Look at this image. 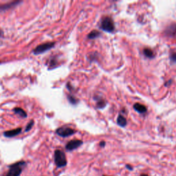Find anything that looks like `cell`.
Masks as SVG:
<instances>
[{
	"label": "cell",
	"mask_w": 176,
	"mask_h": 176,
	"mask_svg": "<svg viewBox=\"0 0 176 176\" xmlns=\"http://www.w3.org/2000/svg\"><path fill=\"white\" fill-rule=\"evenodd\" d=\"M26 164L24 161H20L12 164L9 167V171L6 176H19L22 171L23 167Z\"/></svg>",
	"instance_id": "1"
},
{
	"label": "cell",
	"mask_w": 176,
	"mask_h": 176,
	"mask_svg": "<svg viewBox=\"0 0 176 176\" xmlns=\"http://www.w3.org/2000/svg\"><path fill=\"white\" fill-rule=\"evenodd\" d=\"M55 162L57 167L62 168L67 165L66 154L61 150L57 149L55 151Z\"/></svg>",
	"instance_id": "2"
},
{
	"label": "cell",
	"mask_w": 176,
	"mask_h": 176,
	"mask_svg": "<svg viewBox=\"0 0 176 176\" xmlns=\"http://www.w3.org/2000/svg\"><path fill=\"white\" fill-rule=\"evenodd\" d=\"M100 28L105 32H112L115 29L114 23L112 19L110 17H105L102 19L100 24Z\"/></svg>",
	"instance_id": "3"
},
{
	"label": "cell",
	"mask_w": 176,
	"mask_h": 176,
	"mask_svg": "<svg viewBox=\"0 0 176 176\" xmlns=\"http://www.w3.org/2000/svg\"><path fill=\"white\" fill-rule=\"evenodd\" d=\"M55 45V42H48V43H42L41 45L37 46L36 48L34 49L33 53L35 55H40V54H42L43 52H46L47 51H48L49 50L52 48Z\"/></svg>",
	"instance_id": "4"
},
{
	"label": "cell",
	"mask_w": 176,
	"mask_h": 176,
	"mask_svg": "<svg viewBox=\"0 0 176 176\" xmlns=\"http://www.w3.org/2000/svg\"><path fill=\"white\" fill-rule=\"evenodd\" d=\"M56 133L57 135H59V136L66 138V137L72 136V135L75 134L76 132L72 128H70L69 127L63 126V127H61L57 129L56 131Z\"/></svg>",
	"instance_id": "5"
},
{
	"label": "cell",
	"mask_w": 176,
	"mask_h": 176,
	"mask_svg": "<svg viewBox=\"0 0 176 176\" xmlns=\"http://www.w3.org/2000/svg\"><path fill=\"white\" fill-rule=\"evenodd\" d=\"M83 143V141L81 140H72L67 143L66 146V149L67 151H72L80 147Z\"/></svg>",
	"instance_id": "6"
},
{
	"label": "cell",
	"mask_w": 176,
	"mask_h": 176,
	"mask_svg": "<svg viewBox=\"0 0 176 176\" xmlns=\"http://www.w3.org/2000/svg\"><path fill=\"white\" fill-rule=\"evenodd\" d=\"M22 130V128H17V129H15V130L5 131L4 133V136L7 138L15 137L21 133Z\"/></svg>",
	"instance_id": "7"
},
{
	"label": "cell",
	"mask_w": 176,
	"mask_h": 176,
	"mask_svg": "<svg viewBox=\"0 0 176 176\" xmlns=\"http://www.w3.org/2000/svg\"><path fill=\"white\" fill-rule=\"evenodd\" d=\"M21 2L19 1H15V2H9L8 4H5L0 6V11H5L6 10H9L13 7H15V6L17 5L18 4Z\"/></svg>",
	"instance_id": "8"
},
{
	"label": "cell",
	"mask_w": 176,
	"mask_h": 176,
	"mask_svg": "<svg viewBox=\"0 0 176 176\" xmlns=\"http://www.w3.org/2000/svg\"><path fill=\"white\" fill-rule=\"evenodd\" d=\"M166 34H167L168 35L173 36L176 34V23H174L167 27V28L166 29L165 31Z\"/></svg>",
	"instance_id": "9"
},
{
	"label": "cell",
	"mask_w": 176,
	"mask_h": 176,
	"mask_svg": "<svg viewBox=\"0 0 176 176\" xmlns=\"http://www.w3.org/2000/svg\"><path fill=\"white\" fill-rule=\"evenodd\" d=\"M134 108L135 110L138 111V112L140 114H144V113H146V111H147V107L144 105H143L140 104V103L134 104Z\"/></svg>",
	"instance_id": "10"
},
{
	"label": "cell",
	"mask_w": 176,
	"mask_h": 176,
	"mask_svg": "<svg viewBox=\"0 0 176 176\" xmlns=\"http://www.w3.org/2000/svg\"><path fill=\"white\" fill-rule=\"evenodd\" d=\"M117 123L121 127H125L127 125V122L126 118H125L124 116H122V115H119L117 118Z\"/></svg>",
	"instance_id": "11"
},
{
	"label": "cell",
	"mask_w": 176,
	"mask_h": 176,
	"mask_svg": "<svg viewBox=\"0 0 176 176\" xmlns=\"http://www.w3.org/2000/svg\"><path fill=\"white\" fill-rule=\"evenodd\" d=\"M13 111H14V112L17 114H18L19 116H20L21 117H23V118H26L27 116V114L26 111L23 110V109H22V108H20V107H16L15 108L14 110H13Z\"/></svg>",
	"instance_id": "12"
},
{
	"label": "cell",
	"mask_w": 176,
	"mask_h": 176,
	"mask_svg": "<svg viewBox=\"0 0 176 176\" xmlns=\"http://www.w3.org/2000/svg\"><path fill=\"white\" fill-rule=\"evenodd\" d=\"M143 54H144V55L145 56L147 57V58H149V59L154 58V57L155 56L154 52L152 51V50H151V49H149V48H145V49H144V50H143Z\"/></svg>",
	"instance_id": "13"
},
{
	"label": "cell",
	"mask_w": 176,
	"mask_h": 176,
	"mask_svg": "<svg viewBox=\"0 0 176 176\" xmlns=\"http://www.w3.org/2000/svg\"><path fill=\"white\" fill-rule=\"evenodd\" d=\"M100 33L99 31H96V30H93V31L91 32L89 35H87L88 39H94L98 37H100Z\"/></svg>",
	"instance_id": "14"
},
{
	"label": "cell",
	"mask_w": 176,
	"mask_h": 176,
	"mask_svg": "<svg viewBox=\"0 0 176 176\" xmlns=\"http://www.w3.org/2000/svg\"><path fill=\"white\" fill-rule=\"evenodd\" d=\"M96 105L99 109H103V108L106 106V101L102 99H98Z\"/></svg>",
	"instance_id": "15"
},
{
	"label": "cell",
	"mask_w": 176,
	"mask_h": 176,
	"mask_svg": "<svg viewBox=\"0 0 176 176\" xmlns=\"http://www.w3.org/2000/svg\"><path fill=\"white\" fill-rule=\"evenodd\" d=\"M68 100L70 101V103H72V105H76L79 103V100L72 96H68Z\"/></svg>",
	"instance_id": "16"
},
{
	"label": "cell",
	"mask_w": 176,
	"mask_h": 176,
	"mask_svg": "<svg viewBox=\"0 0 176 176\" xmlns=\"http://www.w3.org/2000/svg\"><path fill=\"white\" fill-rule=\"evenodd\" d=\"M33 125H34V121L33 120H31L30 122V123L27 125V126L26 127V131H30V130H31L32 127H33Z\"/></svg>",
	"instance_id": "17"
},
{
	"label": "cell",
	"mask_w": 176,
	"mask_h": 176,
	"mask_svg": "<svg viewBox=\"0 0 176 176\" xmlns=\"http://www.w3.org/2000/svg\"><path fill=\"white\" fill-rule=\"evenodd\" d=\"M170 60L172 63H176V52L172 53L170 56Z\"/></svg>",
	"instance_id": "18"
},
{
	"label": "cell",
	"mask_w": 176,
	"mask_h": 176,
	"mask_svg": "<svg viewBox=\"0 0 176 176\" xmlns=\"http://www.w3.org/2000/svg\"><path fill=\"white\" fill-rule=\"evenodd\" d=\"M125 167H126L127 169H128L129 171H133L134 170V167L130 164H126V165H125Z\"/></svg>",
	"instance_id": "19"
},
{
	"label": "cell",
	"mask_w": 176,
	"mask_h": 176,
	"mask_svg": "<svg viewBox=\"0 0 176 176\" xmlns=\"http://www.w3.org/2000/svg\"><path fill=\"white\" fill-rule=\"evenodd\" d=\"M105 144H106V143H105V141L100 142V144H99V145H100L101 147H104L105 146Z\"/></svg>",
	"instance_id": "20"
},
{
	"label": "cell",
	"mask_w": 176,
	"mask_h": 176,
	"mask_svg": "<svg viewBox=\"0 0 176 176\" xmlns=\"http://www.w3.org/2000/svg\"><path fill=\"white\" fill-rule=\"evenodd\" d=\"M2 35H3V32H2V30L0 29V37H2Z\"/></svg>",
	"instance_id": "21"
},
{
	"label": "cell",
	"mask_w": 176,
	"mask_h": 176,
	"mask_svg": "<svg viewBox=\"0 0 176 176\" xmlns=\"http://www.w3.org/2000/svg\"><path fill=\"white\" fill-rule=\"evenodd\" d=\"M140 176H149V175L147 174H141Z\"/></svg>",
	"instance_id": "22"
},
{
	"label": "cell",
	"mask_w": 176,
	"mask_h": 176,
	"mask_svg": "<svg viewBox=\"0 0 176 176\" xmlns=\"http://www.w3.org/2000/svg\"><path fill=\"white\" fill-rule=\"evenodd\" d=\"M103 176H106V175H103Z\"/></svg>",
	"instance_id": "23"
}]
</instances>
